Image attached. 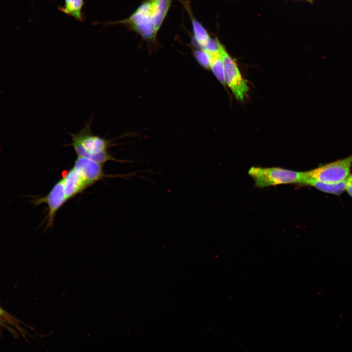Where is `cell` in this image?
I'll use <instances>...</instances> for the list:
<instances>
[{
	"label": "cell",
	"mask_w": 352,
	"mask_h": 352,
	"mask_svg": "<svg viewBox=\"0 0 352 352\" xmlns=\"http://www.w3.org/2000/svg\"><path fill=\"white\" fill-rule=\"evenodd\" d=\"M172 0H145L127 18L102 23L121 24L148 42L156 41L157 34L170 9Z\"/></svg>",
	"instance_id": "6da1fadb"
},
{
	"label": "cell",
	"mask_w": 352,
	"mask_h": 352,
	"mask_svg": "<svg viewBox=\"0 0 352 352\" xmlns=\"http://www.w3.org/2000/svg\"><path fill=\"white\" fill-rule=\"evenodd\" d=\"M93 117L79 132H69L72 142L67 146L73 147L78 156L84 157L104 164L113 160L119 161L109 152L108 149L114 145L113 140H108L94 134L91 131Z\"/></svg>",
	"instance_id": "7a4b0ae2"
},
{
	"label": "cell",
	"mask_w": 352,
	"mask_h": 352,
	"mask_svg": "<svg viewBox=\"0 0 352 352\" xmlns=\"http://www.w3.org/2000/svg\"><path fill=\"white\" fill-rule=\"evenodd\" d=\"M352 154L344 158L303 172L301 184L312 181L335 183L344 181L351 174Z\"/></svg>",
	"instance_id": "3957f363"
},
{
	"label": "cell",
	"mask_w": 352,
	"mask_h": 352,
	"mask_svg": "<svg viewBox=\"0 0 352 352\" xmlns=\"http://www.w3.org/2000/svg\"><path fill=\"white\" fill-rule=\"evenodd\" d=\"M248 173L254 181L256 187L264 188L291 183L301 184L303 172L279 167H251Z\"/></svg>",
	"instance_id": "277c9868"
},
{
	"label": "cell",
	"mask_w": 352,
	"mask_h": 352,
	"mask_svg": "<svg viewBox=\"0 0 352 352\" xmlns=\"http://www.w3.org/2000/svg\"><path fill=\"white\" fill-rule=\"evenodd\" d=\"M221 55L224 64L225 83L238 100H242L248 91L246 81L242 78L238 66L223 47Z\"/></svg>",
	"instance_id": "5b68a950"
},
{
	"label": "cell",
	"mask_w": 352,
	"mask_h": 352,
	"mask_svg": "<svg viewBox=\"0 0 352 352\" xmlns=\"http://www.w3.org/2000/svg\"><path fill=\"white\" fill-rule=\"evenodd\" d=\"M67 201L63 178L56 182L50 192L44 197L36 198L31 201L35 206L43 203L48 206L45 229L52 227L57 211Z\"/></svg>",
	"instance_id": "8992f818"
},
{
	"label": "cell",
	"mask_w": 352,
	"mask_h": 352,
	"mask_svg": "<svg viewBox=\"0 0 352 352\" xmlns=\"http://www.w3.org/2000/svg\"><path fill=\"white\" fill-rule=\"evenodd\" d=\"M72 168L88 187L105 176L103 164L84 157L77 156Z\"/></svg>",
	"instance_id": "52a82bcc"
},
{
	"label": "cell",
	"mask_w": 352,
	"mask_h": 352,
	"mask_svg": "<svg viewBox=\"0 0 352 352\" xmlns=\"http://www.w3.org/2000/svg\"><path fill=\"white\" fill-rule=\"evenodd\" d=\"M63 180L67 201L88 187L73 168L67 172Z\"/></svg>",
	"instance_id": "ba28073f"
},
{
	"label": "cell",
	"mask_w": 352,
	"mask_h": 352,
	"mask_svg": "<svg viewBox=\"0 0 352 352\" xmlns=\"http://www.w3.org/2000/svg\"><path fill=\"white\" fill-rule=\"evenodd\" d=\"M185 7L191 19L196 43L199 46L198 48L203 49L212 38L204 26L193 16L188 4Z\"/></svg>",
	"instance_id": "9c48e42d"
},
{
	"label": "cell",
	"mask_w": 352,
	"mask_h": 352,
	"mask_svg": "<svg viewBox=\"0 0 352 352\" xmlns=\"http://www.w3.org/2000/svg\"><path fill=\"white\" fill-rule=\"evenodd\" d=\"M84 0H64V5L58 9L68 16L72 17L78 22H83L85 17L83 12Z\"/></svg>",
	"instance_id": "30bf717a"
},
{
	"label": "cell",
	"mask_w": 352,
	"mask_h": 352,
	"mask_svg": "<svg viewBox=\"0 0 352 352\" xmlns=\"http://www.w3.org/2000/svg\"><path fill=\"white\" fill-rule=\"evenodd\" d=\"M347 182V178L343 181L335 183L312 181L308 182L307 185L313 186L319 191L325 193L339 195L345 191Z\"/></svg>",
	"instance_id": "8fae6325"
},
{
	"label": "cell",
	"mask_w": 352,
	"mask_h": 352,
	"mask_svg": "<svg viewBox=\"0 0 352 352\" xmlns=\"http://www.w3.org/2000/svg\"><path fill=\"white\" fill-rule=\"evenodd\" d=\"M207 53L210 56V68L220 82L225 85L224 67L221 52Z\"/></svg>",
	"instance_id": "7c38bea8"
},
{
	"label": "cell",
	"mask_w": 352,
	"mask_h": 352,
	"mask_svg": "<svg viewBox=\"0 0 352 352\" xmlns=\"http://www.w3.org/2000/svg\"><path fill=\"white\" fill-rule=\"evenodd\" d=\"M194 54L196 59L202 66L207 68H210V56L207 52L198 48L194 50Z\"/></svg>",
	"instance_id": "4fadbf2b"
},
{
	"label": "cell",
	"mask_w": 352,
	"mask_h": 352,
	"mask_svg": "<svg viewBox=\"0 0 352 352\" xmlns=\"http://www.w3.org/2000/svg\"><path fill=\"white\" fill-rule=\"evenodd\" d=\"M345 191L352 198V174H351L347 178V185Z\"/></svg>",
	"instance_id": "5bb4252c"
},
{
	"label": "cell",
	"mask_w": 352,
	"mask_h": 352,
	"mask_svg": "<svg viewBox=\"0 0 352 352\" xmlns=\"http://www.w3.org/2000/svg\"><path fill=\"white\" fill-rule=\"evenodd\" d=\"M3 310L0 308V317L3 315Z\"/></svg>",
	"instance_id": "9a60e30c"
},
{
	"label": "cell",
	"mask_w": 352,
	"mask_h": 352,
	"mask_svg": "<svg viewBox=\"0 0 352 352\" xmlns=\"http://www.w3.org/2000/svg\"><path fill=\"white\" fill-rule=\"evenodd\" d=\"M308 0V1H309V2H312V0Z\"/></svg>",
	"instance_id": "2e32d148"
}]
</instances>
